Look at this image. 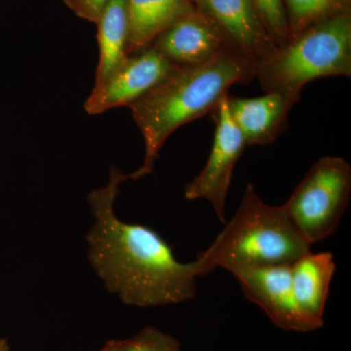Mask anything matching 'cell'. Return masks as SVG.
<instances>
[{
	"instance_id": "1",
	"label": "cell",
	"mask_w": 351,
	"mask_h": 351,
	"mask_svg": "<svg viewBox=\"0 0 351 351\" xmlns=\"http://www.w3.org/2000/svg\"><path fill=\"white\" fill-rule=\"evenodd\" d=\"M127 179L128 175L112 166L108 184L88 195L94 219L86 235L90 265L127 306H170L193 299L200 277L195 261L180 262L156 230L117 218L115 199Z\"/></svg>"
},
{
	"instance_id": "2",
	"label": "cell",
	"mask_w": 351,
	"mask_h": 351,
	"mask_svg": "<svg viewBox=\"0 0 351 351\" xmlns=\"http://www.w3.org/2000/svg\"><path fill=\"white\" fill-rule=\"evenodd\" d=\"M256 63L228 47L198 66H179L142 99L130 106L145 141V158L128 179L152 174L166 140L179 127L213 112L235 84L255 78Z\"/></svg>"
},
{
	"instance_id": "3",
	"label": "cell",
	"mask_w": 351,
	"mask_h": 351,
	"mask_svg": "<svg viewBox=\"0 0 351 351\" xmlns=\"http://www.w3.org/2000/svg\"><path fill=\"white\" fill-rule=\"evenodd\" d=\"M311 247L283 204H267L255 186L248 184L232 218L195 262L200 277L217 269L232 274L252 267L291 265L311 251Z\"/></svg>"
},
{
	"instance_id": "4",
	"label": "cell",
	"mask_w": 351,
	"mask_h": 351,
	"mask_svg": "<svg viewBox=\"0 0 351 351\" xmlns=\"http://www.w3.org/2000/svg\"><path fill=\"white\" fill-rule=\"evenodd\" d=\"M351 76V17L345 11L316 23L256 64L263 92L301 97L318 78Z\"/></svg>"
},
{
	"instance_id": "5",
	"label": "cell",
	"mask_w": 351,
	"mask_h": 351,
	"mask_svg": "<svg viewBox=\"0 0 351 351\" xmlns=\"http://www.w3.org/2000/svg\"><path fill=\"white\" fill-rule=\"evenodd\" d=\"M351 195V167L339 156H323L311 166L283 206L309 244L338 230Z\"/></svg>"
},
{
	"instance_id": "6",
	"label": "cell",
	"mask_w": 351,
	"mask_h": 351,
	"mask_svg": "<svg viewBox=\"0 0 351 351\" xmlns=\"http://www.w3.org/2000/svg\"><path fill=\"white\" fill-rule=\"evenodd\" d=\"M226 98L214 110L216 122L213 145L204 168L186 184L188 200L209 201L221 223H226V202L235 165L243 154L246 143L228 112Z\"/></svg>"
},
{
	"instance_id": "7",
	"label": "cell",
	"mask_w": 351,
	"mask_h": 351,
	"mask_svg": "<svg viewBox=\"0 0 351 351\" xmlns=\"http://www.w3.org/2000/svg\"><path fill=\"white\" fill-rule=\"evenodd\" d=\"M179 68L154 47L149 46L129 56L123 64L103 85L94 87L84 108L91 115L110 108L133 105Z\"/></svg>"
},
{
	"instance_id": "8",
	"label": "cell",
	"mask_w": 351,
	"mask_h": 351,
	"mask_svg": "<svg viewBox=\"0 0 351 351\" xmlns=\"http://www.w3.org/2000/svg\"><path fill=\"white\" fill-rule=\"evenodd\" d=\"M232 274L245 297L260 306L277 326L311 331L295 302L290 265L239 269Z\"/></svg>"
},
{
	"instance_id": "9",
	"label": "cell",
	"mask_w": 351,
	"mask_h": 351,
	"mask_svg": "<svg viewBox=\"0 0 351 351\" xmlns=\"http://www.w3.org/2000/svg\"><path fill=\"white\" fill-rule=\"evenodd\" d=\"M152 46L178 66L206 63L232 47L216 23L197 10L159 34Z\"/></svg>"
},
{
	"instance_id": "10",
	"label": "cell",
	"mask_w": 351,
	"mask_h": 351,
	"mask_svg": "<svg viewBox=\"0 0 351 351\" xmlns=\"http://www.w3.org/2000/svg\"><path fill=\"white\" fill-rule=\"evenodd\" d=\"M203 13L216 23L232 47L256 64L276 49L251 0H196Z\"/></svg>"
},
{
	"instance_id": "11",
	"label": "cell",
	"mask_w": 351,
	"mask_h": 351,
	"mask_svg": "<svg viewBox=\"0 0 351 351\" xmlns=\"http://www.w3.org/2000/svg\"><path fill=\"white\" fill-rule=\"evenodd\" d=\"M301 97L265 92L256 98L228 95V112L247 147L271 144L286 129L289 112Z\"/></svg>"
},
{
	"instance_id": "12",
	"label": "cell",
	"mask_w": 351,
	"mask_h": 351,
	"mask_svg": "<svg viewBox=\"0 0 351 351\" xmlns=\"http://www.w3.org/2000/svg\"><path fill=\"white\" fill-rule=\"evenodd\" d=\"M337 265L330 252L309 251L290 265L298 308L311 330L322 326Z\"/></svg>"
},
{
	"instance_id": "13",
	"label": "cell",
	"mask_w": 351,
	"mask_h": 351,
	"mask_svg": "<svg viewBox=\"0 0 351 351\" xmlns=\"http://www.w3.org/2000/svg\"><path fill=\"white\" fill-rule=\"evenodd\" d=\"M129 18L128 56L149 47L176 22L195 12L193 0H126Z\"/></svg>"
},
{
	"instance_id": "14",
	"label": "cell",
	"mask_w": 351,
	"mask_h": 351,
	"mask_svg": "<svg viewBox=\"0 0 351 351\" xmlns=\"http://www.w3.org/2000/svg\"><path fill=\"white\" fill-rule=\"evenodd\" d=\"M97 25L100 59L94 87L103 85L128 60L129 18L126 0H110Z\"/></svg>"
},
{
	"instance_id": "15",
	"label": "cell",
	"mask_w": 351,
	"mask_h": 351,
	"mask_svg": "<svg viewBox=\"0 0 351 351\" xmlns=\"http://www.w3.org/2000/svg\"><path fill=\"white\" fill-rule=\"evenodd\" d=\"M284 4L289 38L320 21L348 11V0H284Z\"/></svg>"
},
{
	"instance_id": "16",
	"label": "cell",
	"mask_w": 351,
	"mask_h": 351,
	"mask_svg": "<svg viewBox=\"0 0 351 351\" xmlns=\"http://www.w3.org/2000/svg\"><path fill=\"white\" fill-rule=\"evenodd\" d=\"M265 31L277 47L289 38L287 14L284 0H251Z\"/></svg>"
},
{
	"instance_id": "17",
	"label": "cell",
	"mask_w": 351,
	"mask_h": 351,
	"mask_svg": "<svg viewBox=\"0 0 351 351\" xmlns=\"http://www.w3.org/2000/svg\"><path fill=\"white\" fill-rule=\"evenodd\" d=\"M119 351H180V343L169 335L147 327L128 341H120Z\"/></svg>"
},
{
	"instance_id": "18",
	"label": "cell",
	"mask_w": 351,
	"mask_h": 351,
	"mask_svg": "<svg viewBox=\"0 0 351 351\" xmlns=\"http://www.w3.org/2000/svg\"><path fill=\"white\" fill-rule=\"evenodd\" d=\"M110 0H64L71 10L82 19L97 24Z\"/></svg>"
},
{
	"instance_id": "19",
	"label": "cell",
	"mask_w": 351,
	"mask_h": 351,
	"mask_svg": "<svg viewBox=\"0 0 351 351\" xmlns=\"http://www.w3.org/2000/svg\"><path fill=\"white\" fill-rule=\"evenodd\" d=\"M100 351H119V343H115V341L108 343V345Z\"/></svg>"
},
{
	"instance_id": "20",
	"label": "cell",
	"mask_w": 351,
	"mask_h": 351,
	"mask_svg": "<svg viewBox=\"0 0 351 351\" xmlns=\"http://www.w3.org/2000/svg\"><path fill=\"white\" fill-rule=\"evenodd\" d=\"M0 351H11L10 346L5 339L0 338Z\"/></svg>"
},
{
	"instance_id": "21",
	"label": "cell",
	"mask_w": 351,
	"mask_h": 351,
	"mask_svg": "<svg viewBox=\"0 0 351 351\" xmlns=\"http://www.w3.org/2000/svg\"><path fill=\"white\" fill-rule=\"evenodd\" d=\"M193 1H196V0H193Z\"/></svg>"
}]
</instances>
